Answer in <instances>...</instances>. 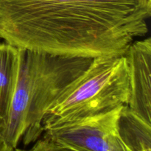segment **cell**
<instances>
[{
    "label": "cell",
    "mask_w": 151,
    "mask_h": 151,
    "mask_svg": "<svg viewBox=\"0 0 151 151\" xmlns=\"http://www.w3.org/2000/svg\"><path fill=\"white\" fill-rule=\"evenodd\" d=\"M123 106L106 113L44 127V136L78 151H130L119 133Z\"/></svg>",
    "instance_id": "obj_4"
},
{
    "label": "cell",
    "mask_w": 151,
    "mask_h": 151,
    "mask_svg": "<svg viewBox=\"0 0 151 151\" xmlns=\"http://www.w3.org/2000/svg\"><path fill=\"white\" fill-rule=\"evenodd\" d=\"M150 15L151 0H0V39L54 55H123Z\"/></svg>",
    "instance_id": "obj_1"
},
{
    "label": "cell",
    "mask_w": 151,
    "mask_h": 151,
    "mask_svg": "<svg viewBox=\"0 0 151 151\" xmlns=\"http://www.w3.org/2000/svg\"><path fill=\"white\" fill-rule=\"evenodd\" d=\"M119 133L130 151H151V125L127 106L122 108Z\"/></svg>",
    "instance_id": "obj_7"
},
{
    "label": "cell",
    "mask_w": 151,
    "mask_h": 151,
    "mask_svg": "<svg viewBox=\"0 0 151 151\" xmlns=\"http://www.w3.org/2000/svg\"><path fill=\"white\" fill-rule=\"evenodd\" d=\"M124 55L129 71L130 99L127 106L150 123V38L134 41Z\"/></svg>",
    "instance_id": "obj_5"
},
{
    "label": "cell",
    "mask_w": 151,
    "mask_h": 151,
    "mask_svg": "<svg viewBox=\"0 0 151 151\" xmlns=\"http://www.w3.org/2000/svg\"><path fill=\"white\" fill-rule=\"evenodd\" d=\"M21 65V50L0 43V125L5 121L13 102Z\"/></svg>",
    "instance_id": "obj_6"
},
{
    "label": "cell",
    "mask_w": 151,
    "mask_h": 151,
    "mask_svg": "<svg viewBox=\"0 0 151 151\" xmlns=\"http://www.w3.org/2000/svg\"><path fill=\"white\" fill-rule=\"evenodd\" d=\"M0 151H24V150L18 149L17 147L15 148V147H11V146L6 144L4 142H3L0 145Z\"/></svg>",
    "instance_id": "obj_9"
},
{
    "label": "cell",
    "mask_w": 151,
    "mask_h": 151,
    "mask_svg": "<svg viewBox=\"0 0 151 151\" xmlns=\"http://www.w3.org/2000/svg\"><path fill=\"white\" fill-rule=\"evenodd\" d=\"M129 99V71L125 55L94 58L50 108L43 128L106 113L127 106Z\"/></svg>",
    "instance_id": "obj_3"
},
{
    "label": "cell",
    "mask_w": 151,
    "mask_h": 151,
    "mask_svg": "<svg viewBox=\"0 0 151 151\" xmlns=\"http://www.w3.org/2000/svg\"><path fill=\"white\" fill-rule=\"evenodd\" d=\"M20 50V72L13 102L0 125L2 139L15 148L20 142L28 146L39 139L50 108L93 60Z\"/></svg>",
    "instance_id": "obj_2"
},
{
    "label": "cell",
    "mask_w": 151,
    "mask_h": 151,
    "mask_svg": "<svg viewBox=\"0 0 151 151\" xmlns=\"http://www.w3.org/2000/svg\"><path fill=\"white\" fill-rule=\"evenodd\" d=\"M32 147L24 151H78L68 146L58 142L52 139L44 136V138L38 139Z\"/></svg>",
    "instance_id": "obj_8"
},
{
    "label": "cell",
    "mask_w": 151,
    "mask_h": 151,
    "mask_svg": "<svg viewBox=\"0 0 151 151\" xmlns=\"http://www.w3.org/2000/svg\"><path fill=\"white\" fill-rule=\"evenodd\" d=\"M3 142H4V140L2 139V137H1V134H0V145H1V143Z\"/></svg>",
    "instance_id": "obj_10"
}]
</instances>
